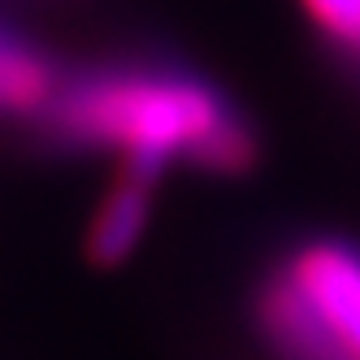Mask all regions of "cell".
<instances>
[{"label":"cell","instance_id":"cell-2","mask_svg":"<svg viewBox=\"0 0 360 360\" xmlns=\"http://www.w3.org/2000/svg\"><path fill=\"white\" fill-rule=\"evenodd\" d=\"M256 326L278 360H360V248H291L256 291Z\"/></svg>","mask_w":360,"mask_h":360},{"label":"cell","instance_id":"cell-4","mask_svg":"<svg viewBox=\"0 0 360 360\" xmlns=\"http://www.w3.org/2000/svg\"><path fill=\"white\" fill-rule=\"evenodd\" d=\"M57 87V61L27 35L0 27V117H44Z\"/></svg>","mask_w":360,"mask_h":360},{"label":"cell","instance_id":"cell-3","mask_svg":"<svg viewBox=\"0 0 360 360\" xmlns=\"http://www.w3.org/2000/svg\"><path fill=\"white\" fill-rule=\"evenodd\" d=\"M152 187L157 178H148L139 169H122V178L105 191L100 209L87 226V261L91 265H122L131 256L148 230V217H152Z\"/></svg>","mask_w":360,"mask_h":360},{"label":"cell","instance_id":"cell-1","mask_svg":"<svg viewBox=\"0 0 360 360\" xmlns=\"http://www.w3.org/2000/svg\"><path fill=\"white\" fill-rule=\"evenodd\" d=\"M74 148H109L122 169L161 178L169 165L239 178L261 161L248 113L187 65H100L61 79L44 113Z\"/></svg>","mask_w":360,"mask_h":360}]
</instances>
